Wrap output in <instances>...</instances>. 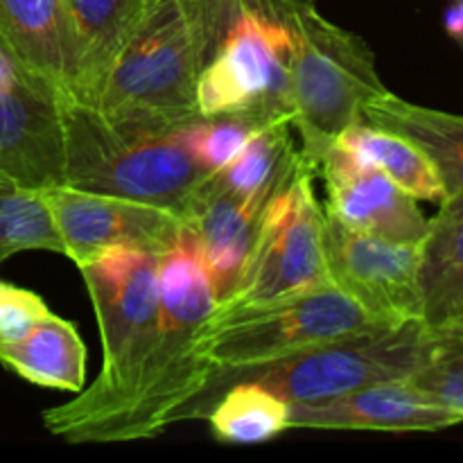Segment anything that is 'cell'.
<instances>
[{"label": "cell", "mask_w": 463, "mask_h": 463, "mask_svg": "<svg viewBox=\"0 0 463 463\" xmlns=\"http://www.w3.org/2000/svg\"><path fill=\"white\" fill-rule=\"evenodd\" d=\"M21 251L63 256V242L43 190L0 176V265Z\"/></svg>", "instance_id": "23"}, {"label": "cell", "mask_w": 463, "mask_h": 463, "mask_svg": "<svg viewBox=\"0 0 463 463\" xmlns=\"http://www.w3.org/2000/svg\"><path fill=\"white\" fill-rule=\"evenodd\" d=\"M324 247L335 288L371 317L387 324L420 319V244L360 233L326 213Z\"/></svg>", "instance_id": "11"}, {"label": "cell", "mask_w": 463, "mask_h": 463, "mask_svg": "<svg viewBox=\"0 0 463 463\" xmlns=\"http://www.w3.org/2000/svg\"><path fill=\"white\" fill-rule=\"evenodd\" d=\"M420 321L430 330L463 326V199H443L428 220L419 262Z\"/></svg>", "instance_id": "17"}, {"label": "cell", "mask_w": 463, "mask_h": 463, "mask_svg": "<svg viewBox=\"0 0 463 463\" xmlns=\"http://www.w3.org/2000/svg\"><path fill=\"white\" fill-rule=\"evenodd\" d=\"M410 380L463 420V328L432 330L428 360Z\"/></svg>", "instance_id": "25"}, {"label": "cell", "mask_w": 463, "mask_h": 463, "mask_svg": "<svg viewBox=\"0 0 463 463\" xmlns=\"http://www.w3.org/2000/svg\"><path fill=\"white\" fill-rule=\"evenodd\" d=\"M315 179V167L301 161L297 175L276 193L238 285L217 310L333 285L324 247L326 211Z\"/></svg>", "instance_id": "9"}, {"label": "cell", "mask_w": 463, "mask_h": 463, "mask_svg": "<svg viewBox=\"0 0 463 463\" xmlns=\"http://www.w3.org/2000/svg\"><path fill=\"white\" fill-rule=\"evenodd\" d=\"M378 326H387V321L371 317L335 285L269 301L215 307L199 337V351L211 362L213 375L188 420L203 419L213 401L235 380Z\"/></svg>", "instance_id": "5"}, {"label": "cell", "mask_w": 463, "mask_h": 463, "mask_svg": "<svg viewBox=\"0 0 463 463\" xmlns=\"http://www.w3.org/2000/svg\"><path fill=\"white\" fill-rule=\"evenodd\" d=\"M81 43V95L90 104L152 0H66Z\"/></svg>", "instance_id": "20"}, {"label": "cell", "mask_w": 463, "mask_h": 463, "mask_svg": "<svg viewBox=\"0 0 463 463\" xmlns=\"http://www.w3.org/2000/svg\"><path fill=\"white\" fill-rule=\"evenodd\" d=\"M240 0H152L90 104L107 113L197 120V81Z\"/></svg>", "instance_id": "3"}, {"label": "cell", "mask_w": 463, "mask_h": 463, "mask_svg": "<svg viewBox=\"0 0 463 463\" xmlns=\"http://www.w3.org/2000/svg\"><path fill=\"white\" fill-rule=\"evenodd\" d=\"M297 170L280 184L271 185L260 194H251V197L226 190L213 172L185 211L184 220L185 229H188L185 238L197 251L199 260L211 279L217 306L226 301L238 285L244 260L256 242L271 199L289 184Z\"/></svg>", "instance_id": "13"}, {"label": "cell", "mask_w": 463, "mask_h": 463, "mask_svg": "<svg viewBox=\"0 0 463 463\" xmlns=\"http://www.w3.org/2000/svg\"><path fill=\"white\" fill-rule=\"evenodd\" d=\"M362 120L419 145L437 167L446 199H463V116L420 107L389 90L362 107Z\"/></svg>", "instance_id": "18"}, {"label": "cell", "mask_w": 463, "mask_h": 463, "mask_svg": "<svg viewBox=\"0 0 463 463\" xmlns=\"http://www.w3.org/2000/svg\"><path fill=\"white\" fill-rule=\"evenodd\" d=\"M274 122L249 116V113H222V116L208 118L199 116L197 120L188 122L181 129V140L202 165L215 172L229 165L262 129H267Z\"/></svg>", "instance_id": "24"}, {"label": "cell", "mask_w": 463, "mask_h": 463, "mask_svg": "<svg viewBox=\"0 0 463 463\" xmlns=\"http://www.w3.org/2000/svg\"><path fill=\"white\" fill-rule=\"evenodd\" d=\"M459 328H463V326H459ZM446 330H448V328H446Z\"/></svg>", "instance_id": "28"}, {"label": "cell", "mask_w": 463, "mask_h": 463, "mask_svg": "<svg viewBox=\"0 0 463 463\" xmlns=\"http://www.w3.org/2000/svg\"><path fill=\"white\" fill-rule=\"evenodd\" d=\"M317 176L324 181V208L344 226L375 238L420 244L428 233V217L411 194L387 175L353 161L333 147L321 161Z\"/></svg>", "instance_id": "15"}, {"label": "cell", "mask_w": 463, "mask_h": 463, "mask_svg": "<svg viewBox=\"0 0 463 463\" xmlns=\"http://www.w3.org/2000/svg\"><path fill=\"white\" fill-rule=\"evenodd\" d=\"M0 48L59 99H80L81 43L66 0H0Z\"/></svg>", "instance_id": "14"}, {"label": "cell", "mask_w": 463, "mask_h": 463, "mask_svg": "<svg viewBox=\"0 0 463 463\" xmlns=\"http://www.w3.org/2000/svg\"><path fill=\"white\" fill-rule=\"evenodd\" d=\"M463 423L411 380H392L317 402L289 405V430L439 432Z\"/></svg>", "instance_id": "16"}, {"label": "cell", "mask_w": 463, "mask_h": 463, "mask_svg": "<svg viewBox=\"0 0 463 463\" xmlns=\"http://www.w3.org/2000/svg\"><path fill=\"white\" fill-rule=\"evenodd\" d=\"M215 307L211 279L185 238L163 253L158 265V333L152 351L93 443L147 441L188 420L213 375L199 337Z\"/></svg>", "instance_id": "1"}, {"label": "cell", "mask_w": 463, "mask_h": 463, "mask_svg": "<svg viewBox=\"0 0 463 463\" xmlns=\"http://www.w3.org/2000/svg\"><path fill=\"white\" fill-rule=\"evenodd\" d=\"M430 342L432 330L420 319L387 324L321 344L247 378L289 405L328 401L380 383L410 380L428 360Z\"/></svg>", "instance_id": "8"}, {"label": "cell", "mask_w": 463, "mask_h": 463, "mask_svg": "<svg viewBox=\"0 0 463 463\" xmlns=\"http://www.w3.org/2000/svg\"><path fill=\"white\" fill-rule=\"evenodd\" d=\"M0 176L34 190L66 184L61 104L21 71L0 84Z\"/></svg>", "instance_id": "12"}, {"label": "cell", "mask_w": 463, "mask_h": 463, "mask_svg": "<svg viewBox=\"0 0 463 463\" xmlns=\"http://www.w3.org/2000/svg\"><path fill=\"white\" fill-rule=\"evenodd\" d=\"M292 32L279 0H240L215 57L197 81L199 116L249 113L292 122Z\"/></svg>", "instance_id": "7"}, {"label": "cell", "mask_w": 463, "mask_h": 463, "mask_svg": "<svg viewBox=\"0 0 463 463\" xmlns=\"http://www.w3.org/2000/svg\"><path fill=\"white\" fill-rule=\"evenodd\" d=\"M86 353L72 321L45 317L18 342L0 346V364L36 387L80 393L86 384Z\"/></svg>", "instance_id": "19"}, {"label": "cell", "mask_w": 463, "mask_h": 463, "mask_svg": "<svg viewBox=\"0 0 463 463\" xmlns=\"http://www.w3.org/2000/svg\"><path fill=\"white\" fill-rule=\"evenodd\" d=\"M63 242V256L77 267L113 249H136L163 256L185 240V220L175 211L54 185L43 190Z\"/></svg>", "instance_id": "10"}, {"label": "cell", "mask_w": 463, "mask_h": 463, "mask_svg": "<svg viewBox=\"0 0 463 463\" xmlns=\"http://www.w3.org/2000/svg\"><path fill=\"white\" fill-rule=\"evenodd\" d=\"M50 315L52 312L39 294L0 280V346L23 339Z\"/></svg>", "instance_id": "26"}, {"label": "cell", "mask_w": 463, "mask_h": 463, "mask_svg": "<svg viewBox=\"0 0 463 463\" xmlns=\"http://www.w3.org/2000/svg\"><path fill=\"white\" fill-rule=\"evenodd\" d=\"M203 419L226 446H260L289 430V402L258 380H235L213 401Z\"/></svg>", "instance_id": "22"}, {"label": "cell", "mask_w": 463, "mask_h": 463, "mask_svg": "<svg viewBox=\"0 0 463 463\" xmlns=\"http://www.w3.org/2000/svg\"><path fill=\"white\" fill-rule=\"evenodd\" d=\"M158 265L156 253L113 249L80 267L98 317L102 366L86 389L43 411L52 437L71 446L93 443L129 393L158 333Z\"/></svg>", "instance_id": "4"}, {"label": "cell", "mask_w": 463, "mask_h": 463, "mask_svg": "<svg viewBox=\"0 0 463 463\" xmlns=\"http://www.w3.org/2000/svg\"><path fill=\"white\" fill-rule=\"evenodd\" d=\"M59 104L66 136L63 185L152 203L184 217L213 175L181 140L188 122L107 113L80 99Z\"/></svg>", "instance_id": "2"}, {"label": "cell", "mask_w": 463, "mask_h": 463, "mask_svg": "<svg viewBox=\"0 0 463 463\" xmlns=\"http://www.w3.org/2000/svg\"><path fill=\"white\" fill-rule=\"evenodd\" d=\"M443 27H446L448 36L457 41V45L463 43V0H455L443 12Z\"/></svg>", "instance_id": "27"}, {"label": "cell", "mask_w": 463, "mask_h": 463, "mask_svg": "<svg viewBox=\"0 0 463 463\" xmlns=\"http://www.w3.org/2000/svg\"><path fill=\"white\" fill-rule=\"evenodd\" d=\"M335 147L348 154L353 161L364 163L387 175L416 202L423 199V202L441 203L446 199V188L434 163L425 156L419 145L396 131L362 120L342 131L335 140Z\"/></svg>", "instance_id": "21"}, {"label": "cell", "mask_w": 463, "mask_h": 463, "mask_svg": "<svg viewBox=\"0 0 463 463\" xmlns=\"http://www.w3.org/2000/svg\"><path fill=\"white\" fill-rule=\"evenodd\" d=\"M292 32L289 104L303 161L315 172L348 127L362 122V107L389 93L373 50L360 34L326 18L317 0H279Z\"/></svg>", "instance_id": "6"}]
</instances>
